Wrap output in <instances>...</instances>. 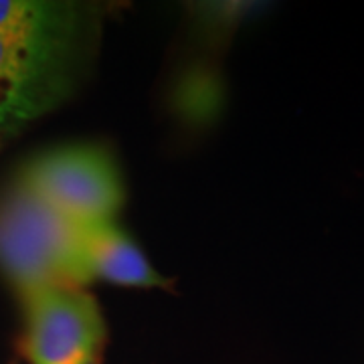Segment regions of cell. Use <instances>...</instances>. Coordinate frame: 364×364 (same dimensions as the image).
Listing matches in <instances>:
<instances>
[{"mask_svg":"<svg viewBox=\"0 0 364 364\" xmlns=\"http://www.w3.org/2000/svg\"><path fill=\"white\" fill-rule=\"evenodd\" d=\"M0 272L18 296L43 286H81L77 223L57 213L23 182L0 196Z\"/></svg>","mask_w":364,"mask_h":364,"instance_id":"1","label":"cell"},{"mask_svg":"<svg viewBox=\"0 0 364 364\" xmlns=\"http://www.w3.org/2000/svg\"><path fill=\"white\" fill-rule=\"evenodd\" d=\"M18 181L73 223L116 219L124 205V182L114 158L91 144L63 146L37 156Z\"/></svg>","mask_w":364,"mask_h":364,"instance_id":"2","label":"cell"},{"mask_svg":"<svg viewBox=\"0 0 364 364\" xmlns=\"http://www.w3.org/2000/svg\"><path fill=\"white\" fill-rule=\"evenodd\" d=\"M25 354L31 364H100L105 322L85 287L43 286L21 296Z\"/></svg>","mask_w":364,"mask_h":364,"instance_id":"3","label":"cell"},{"mask_svg":"<svg viewBox=\"0 0 364 364\" xmlns=\"http://www.w3.org/2000/svg\"><path fill=\"white\" fill-rule=\"evenodd\" d=\"M77 55L0 35V132H14L63 104L75 87Z\"/></svg>","mask_w":364,"mask_h":364,"instance_id":"4","label":"cell"},{"mask_svg":"<svg viewBox=\"0 0 364 364\" xmlns=\"http://www.w3.org/2000/svg\"><path fill=\"white\" fill-rule=\"evenodd\" d=\"M77 261L83 287L93 279L126 287L168 286L116 219L77 223Z\"/></svg>","mask_w":364,"mask_h":364,"instance_id":"5","label":"cell"},{"mask_svg":"<svg viewBox=\"0 0 364 364\" xmlns=\"http://www.w3.org/2000/svg\"><path fill=\"white\" fill-rule=\"evenodd\" d=\"M87 6L51 0H0V35L65 55H79L87 35Z\"/></svg>","mask_w":364,"mask_h":364,"instance_id":"6","label":"cell"}]
</instances>
